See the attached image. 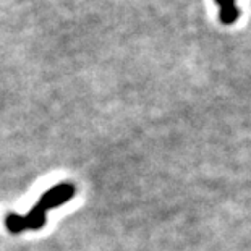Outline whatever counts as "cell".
<instances>
[{"label": "cell", "mask_w": 251, "mask_h": 251, "mask_svg": "<svg viewBox=\"0 0 251 251\" xmlns=\"http://www.w3.org/2000/svg\"><path fill=\"white\" fill-rule=\"evenodd\" d=\"M7 227L10 232L13 233H18L21 232L23 228H26V222H25V216H17V214H10L7 216Z\"/></svg>", "instance_id": "277c9868"}, {"label": "cell", "mask_w": 251, "mask_h": 251, "mask_svg": "<svg viewBox=\"0 0 251 251\" xmlns=\"http://www.w3.org/2000/svg\"><path fill=\"white\" fill-rule=\"evenodd\" d=\"M73 195H75V186L58 185V186H54L52 190H49L47 193L42 195V198L39 200L37 204H39L44 211H47V209H52V207L62 206L63 202L70 200Z\"/></svg>", "instance_id": "6da1fadb"}, {"label": "cell", "mask_w": 251, "mask_h": 251, "mask_svg": "<svg viewBox=\"0 0 251 251\" xmlns=\"http://www.w3.org/2000/svg\"><path fill=\"white\" fill-rule=\"evenodd\" d=\"M25 222H26V227L28 228L37 230V228H41L46 222V211L37 204L28 216H25Z\"/></svg>", "instance_id": "3957f363"}, {"label": "cell", "mask_w": 251, "mask_h": 251, "mask_svg": "<svg viewBox=\"0 0 251 251\" xmlns=\"http://www.w3.org/2000/svg\"><path fill=\"white\" fill-rule=\"evenodd\" d=\"M219 5V20L222 25L230 26L240 18V10L237 7V0H214Z\"/></svg>", "instance_id": "7a4b0ae2"}]
</instances>
